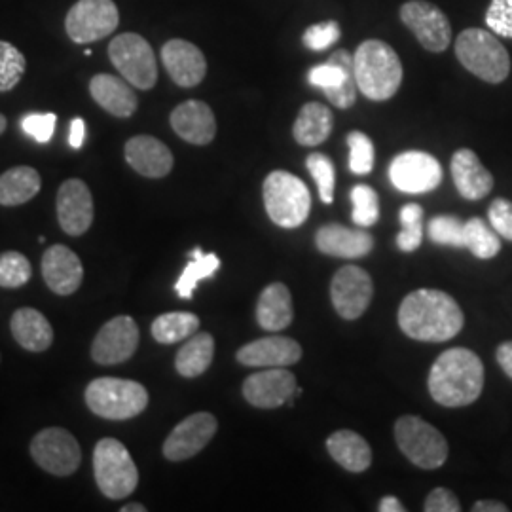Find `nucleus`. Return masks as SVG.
<instances>
[{
  "label": "nucleus",
  "mask_w": 512,
  "mask_h": 512,
  "mask_svg": "<svg viewBox=\"0 0 512 512\" xmlns=\"http://www.w3.org/2000/svg\"><path fill=\"white\" fill-rule=\"evenodd\" d=\"M109 57L116 71L137 90H152L156 86L158 65L154 50L141 35H118L109 44Z\"/></svg>",
  "instance_id": "9"
},
{
  "label": "nucleus",
  "mask_w": 512,
  "mask_h": 512,
  "mask_svg": "<svg viewBox=\"0 0 512 512\" xmlns=\"http://www.w3.org/2000/svg\"><path fill=\"white\" fill-rule=\"evenodd\" d=\"M139 346V327L128 315L105 323L92 344V359L99 365H120L133 357Z\"/></svg>",
  "instance_id": "15"
},
{
  "label": "nucleus",
  "mask_w": 512,
  "mask_h": 512,
  "mask_svg": "<svg viewBox=\"0 0 512 512\" xmlns=\"http://www.w3.org/2000/svg\"><path fill=\"white\" fill-rule=\"evenodd\" d=\"M169 122L181 139L198 147L209 145L217 135V120L213 110L207 103L196 99L181 103L171 112Z\"/></svg>",
  "instance_id": "22"
},
{
  "label": "nucleus",
  "mask_w": 512,
  "mask_h": 512,
  "mask_svg": "<svg viewBox=\"0 0 512 512\" xmlns=\"http://www.w3.org/2000/svg\"><path fill=\"white\" fill-rule=\"evenodd\" d=\"M395 439L406 458L421 469H439L448 458V444L431 423L418 416H403L395 423Z\"/></svg>",
  "instance_id": "8"
},
{
  "label": "nucleus",
  "mask_w": 512,
  "mask_h": 512,
  "mask_svg": "<svg viewBox=\"0 0 512 512\" xmlns=\"http://www.w3.org/2000/svg\"><path fill=\"white\" fill-rule=\"evenodd\" d=\"M490 224L501 238L512 241V202L509 200H495L488 211Z\"/></svg>",
  "instance_id": "47"
},
{
  "label": "nucleus",
  "mask_w": 512,
  "mask_h": 512,
  "mask_svg": "<svg viewBox=\"0 0 512 512\" xmlns=\"http://www.w3.org/2000/svg\"><path fill=\"white\" fill-rule=\"evenodd\" d=\"M118 23L114 0H78L65 18V31L74 44H92L112 35Z\"/></svg>",
  "instance_id": "10"
},
{
  "label": "nucleus",
  "mask_w": 512,
  "mask_h": 512,
  "mask_svg": "<svg viewBox=\"0 0 512 512\" xmlns=\"http://www.w3.org/2000/svg\"><path fill=\"white\" fill-rule=\"evenodd\" d=\"M256 321L264 330L277 332L287 329L293 321V298L283 283L268 285L256 306Z\"/></svg>",
  "instance_id": "29"
},
{
  "label": "nucleus",
  "mask_w": 512,
  "mask_h": 512,
  "mask_svg": "<svg viewBox=\"0 0 512 512\" xmlns=\"http://www.w3.org/2000/svg\"><path fill=\"white\" fill-rule=\"evenodd\" d=\"M393 186L406 194H425L439 186L442 167L439 160L427 152L410 150L399 154L389 165Z\"/></svg>",
  "instance_id": "14"
},
{
  "label": "nucleus",
  "mask_w": 512,
  "mask_h": 512,
  "mask_svg": "<svg viewBox=\"0 0 512 512\" xmlns=\"http://www.w3.org/2000/svg\"><path fill=\"white\" fill-rule=\"evenodd\" d=\"M219 423L213 414L198 412L181 421L164 442V456L169 461H184L200 454L217 433Z\"/></svg>",
  "instance_id": "17"
},
{
  "label": "nucleus",
  "mask_w": 512,
  "mask_h": 512,
  "mask_svg": "<svg viewBox=\"0 0 512 512\" xmlns=\"http://www.w3.org/2000/svg\"><path fill=\"white\" fill-rule=\"evenodd\" d=\"M55 122H57V116L54 112H35V114H27L21 120V128L37 143H48L54 135Z\"/></svg>",
  "instance_id": "45"
},
{
  "label": "nucleus",
  "mask_w": 512,
  "mask_h": 512,
  "mask_svg": "<svg viewBox=\"0 0 512 512\" xmlns=\"http://www.w3.org/2000/svg\"><path fill=\"white\" fill-rule=\"evenodd\" d=\"M465 247L482 260L494 258L501 249V239L494 228H490L482 219L465 222Z\"/></svg>",
  "instance_id": "35"
},
{
  "label": "nucleus",
  "mask_w": 512,
  "mask_h": 512,
  "mask_svg": "<svg viewBox=\"0 0 512 512\" xmlns=\"http://www.w3.org/2000/svg\"><path fill=\"white\" fill-rule=\"evenodd\" d=\"M308 80L313 88L323 90L338 109H349L357 101L359 88L353 71V57L346 50H336L327 63L313 67Z\"/></svg>",
  "instance_id": "12"
},
{
  "label": "nucleus",
  "mask_w": 512,
  "mask_h": 512,
  "mask_svg": "<svg viewBox=\"0 0 512 512\" xmlns=\"http://www.w3.org/2000/svg\"><path fill=\"white\" fill-rule=\"evenodd\" d=\"M264 205L268 217L277 226L298 228L310 215V190L291 173L274 171L264 181Z\"/></svg>",
  "instance_id": "6"
},
{
  "label": "nucleus",
  "mask_w": 512,
  "mask_h": 512,
  "mask_svg": "<svg viewBox=\"0 0 512 512\" xmlns=\"http://www.w3.org/2000/svg\"><path fill=\"white\" fill-rule=\"evenodd\" d=\"M42 275L55 294L69 296L80 289L84 266L67 245H54L42 255Z\"/></svg>",
  "instance_id": "21"
},
{
  "label": "nucleus",
  "mask_w": 512,
  "mask_h": 512,
  "mask_svg": "<svg viewBox=\"0 0 512 512\" xmlns=\"http://www.w3.org/2000/svg\"><path fill=\"white\" fill-rule=\"evenodd\" d=\"M497 363L512 380V342H505L497 348Z\"/></svg>",
  "instance_id": "49"
},
{
  "label": "nucleus",
  "mask_w": 512,
  "mask_h": 512,
  "mask_svg": "<svg viewBox=\"0 0 512 512\" xmlns=\"http://www.w3.org/2000/svg\"><path fill=\"white\" fill-rule=\"evenodd\" d=\"M93 101L116 118H129L137 110V95L128 80L114 74H95L90 80Z\"/></svg>",
  "instance_id": "27"
},
{
  "label": "nucleus",
  "mask_w": 512,
  "mask_h": 512,
  "mask_svg": "<svg viewBox=\"0 0 512 512\" xmlns=\"http://www.w3.org/2000/svg\"><path fill=\"white\" fill-rule=\"evenodd\" d=\"M429 238L439 245H448V247H456L461 249L465 247V222L450 217V215H442L435 217L429 222Z\"/></svg>",
  "instance_id": "43"
},
{
  "label": "nucleus",
  "mask_w": 512,
  "mask_h": 512,
  "mask_svg": "<svg viewBox=\"0 0 512 512\" xmlns=\"http://www.w3.org/2000/svg\"><path fill=\"white\" fill-rule=\"evenodd\" d=\"M86 404L105 420H131L148 406V391L131 380L97 378L86 387Z\"/></svg>",
  "instance_id": "5"
},
{
  "label": "nucleus",
  "mask_w": 512,
  "mask_h": 512,
  "mask_svg": "<svg viewBox=\"0 0 512 512\" xmlns=\"http://www.w3.org/2000/svg\"><path fill=\"white\" fill-rule=\"evenodd\" d=\"M40 175L29 165H18L0 175V205L14 207L31 202L40 192Z\"/></svg>",
  "instance_id": "32"
},
{
  "label": "nucleus",
  "mask_w": 512,
  "mask_h": 512,
  "mask_svg": "<svg viewBox=\"0 0 512 512\" xmlns=\"http://www.w3.org/2000/svg\"><path fill=\"white\" fill-rule=\"evenodd\" d=\"M423 509L427 512H459L461 511V505H459L458 497L452 494L450 490L437 488L429 494Z\"/></svg>",
  "instance_id": "48"
},
{
  "label": "nucleus",
  "mask_w": 512,
  "mask_h": 512,
  "mask_svg": "<svg viewBox=\"0 0 512 512\" xmlns=\"http://www.w3.org/2000/svg\"><path fill=\"white\" fill-rule=\"evenodd\" d=\"M473 511L476 512H507V505H503V503H499V501H478L475 507H473Z\"/></svg>",
  "instance_id": "51"
},
{
  "label": "nucleus",
  "mask_w": 512,
  "mask_h": 512,
  "mask_svg": "<svg viewBox=\"0 0 512 512\" xmlns=\"http://www.w3.org/2000/svg\"><path fill=\"white\" fill-rule=\"evenodd\" d=\"M349 169L355 175H368L374 169V145L363 131H351L348 135Z\"/></svg>",
  "instance_id": "42"
},
{
  "label": "nucleus",
  "mask_w": 512,
  "mask_h": 512,
  "mask_svg": "<svg viewBox=\"0 0 512 512\" xmlns=\"http://www.w3.org/2000/svg\"><path fill=\"white\" fill-rule=\"evenodd\" d=\"M308 169H310L311 177L317 184L321 202L332 203L334 200V186H336V171L334 164L327 154L315 152L308 156Z\"/></svg>",
  "instance_id": "41"
},
{
  "label": "nucleus",
  "mask_w": 512,
  "mask_h": 512,
  "mask_svg": "<svg viewBox=\"0 0 512 512\" xmlns=\"http://www.w3.org/2000/svg\"><path fill=\"white\" fill-rule=\"evenodd\" d=\"M10 329L19 346L33 353L46 351L54 342L50 321L35 308H19L12 317Z\"/></svg>",
  "instance_id": "28"
},
{
  "label": "nucleus",
  "mask_w": 512,
  "mask_h": 512,
  "mask_svg": "<svg viewBox=\"0 0 512 512\" xmlns=\"http://www.w3.org/2000/svg\"><path fill=\"white\" fill-rule=\"evenodd\" d=\"M423 209L418 203H408L401 209V224L403 230L397 238L399 247L403 249L404 253H412L416 251L421 245L423 239Z\"/></svg>",
  "instance_id": "40"
},
{
  "label": "nucleus",
  "mask_w": 512,
  "mask_h": 512,
  "mask_svg": "<svg viewBox=\"0 0 512 512\" xmlns=\"http://www.w3.org/2000/svg\"><path fill=\"white\" fill-rule=\"evenodd\" d=\"M57 219L65 234L78 238L93 224V198L90 186L80 179H69L57 192Z\"/></svg>",
  "instance_id": "18"
},
{
  "label": "nucleus",
  "mask_w": 512,
  "mask_h": 512,
  "mask_svg": "<svg viewBox=\"0 0 512 512\" xmlns=\"http://www.w3.org/2000/svg\"><path fill=\"white\" fill-rule=\"evenodd\" d=\"M340 35H342V31L336 21H323V23H315L308 27L302 40L313 52H325L332 44H336L340 40Z\"/></svg>",
  "instance_id": "44"
},
{
  "label": "nucleus",
  "mask_w": 512,
  "mask_h": 512,
  "mask_svg": "<svg viewBox=\"0 0 512 512\" xmlns=\"http://www.w3.org/2000/svg\"><path fill=\"white\" fill-rule=\"evenodd\" d=\"M162 61L171 80L181 88L202 84L207 74V61L198 46L188 40L173 38L162 46Z\"/></svg>",
  "instance_id": "20"
},
{
  "label": "nucleus",
  "mask_w": 512,
  "mask_h": 512,
  "mask_svg": "<svg viewBox=\"0 0 512 512\" xmlns=\"http://www.w3.org/2000/svg\"><path fill=\"white\" fill-rule=\"evenodd\" d=\"M31 456L50 475L69 476L80 467L82 450L67 429H42L31 442Z\"/></svg>",
  "instance_id": "11"
},
{
  "label": "nucleus",
  "mask_w": 512,
  "mask_h": 512,
  "mask_svg": "<svg viewBox=\"0 0 512 512\" xmlns=\"http://www.w3.org/2000/svg\"><path fill=\"white\" fill-rule=\"evenodd\" d=\"M200 329V317L190 311H171L154 319L152 336L160 344H177Z\"/></svg>",
  "instance_id": "34"
},
{
  "label": "nucleus",
  "mask_w": 512,
  "mask_h": 512,
  "mask_svg": "<svg viewBox=\"0 0 512 512\" xmlns=\"http://www.w3.org/2000/svg\"><path fill=\"white\" fill-rule=\"evenodd\" d=\"M219 268V256L213 255V253L211 255L194 256L192 262L184 268L179 281L175 283V291L184 300H190L192 294L196 291V287H198V283L203 279H209L211 275H215Z\"/></svg>",
  "instance_id": "36"
},
{
  "label": "nucleus",
  "mask_w": 512,
  "mask_h": 512,
  "mask_svg": "<svg viewBox=\"0 0 512 512\" xmlns=\"http://www.w3.org/2000/svg\"><path fill=\"white\" fill-rule=\"evenodd\" d=\"M84 137H86V124L82 118H74L71 122V135H69V143L71 147L80 148L84 145Z\"/></svg>",
  "instance_id": "50"
},
{
  "label": "nucleus",
  "mask_w": 512,
  "mask_h": 512,
  "mask_svg": "<svg viewBox=\"0 0 512 512\" xmlns=\"http://www.w3.org/2000/svg\"><path fill=\"white\" fill-rule=\"evenodd\" d=\"M33 275L31 262L18 251H6L0 255V287L2 289H19L29 283Z\"/></svg>",
  "instance_id": "38"
},
{
  "label": "nucleus",
  "mask_w": 512,
  "mask_h": 512,
  "mask_svg": "<svg viewBox=\"0 0 512 512\" xmlns=\"http://www.w3.org/2000/svg\"><path fill=\"white\" fill-rule=\"evenodd\" d=\"M372 279L359 266H344L334 275L330 285V296L336 311L348 319H359L372 300Z\"/></svg>",
  "instance_id": "16"
},
{
  "label": "nucleus",
  "mask_w": 512,
  "mask_h": 512,
  "mask_svg": "<svg viewBox=\"0 0 512 512\" xmlns=\"http://www.w3.org/2000/svg\"><path fill=\"white\" fill-rule=\"evenodd\" d=\"M351 202H353V222L361 228H370L378 222L380 217V200L374 188L366 184H357L351 190Z\"/></svg>",
  "instance_id": "39"
},
{
  "label": "nucleus",
  "mask_w": 512,
  "mask_h": 512,
  "mask_svg": "<svg viewBox=\"0 0 512 512\" xmlns=\"http://www.w3.org/2000/svg\"><path fill=\"white\" fill-rule=\"evenodd\" d=\"M486 25L499 37L512 38V0H492Z\"/></svg>",
  "instance_id": "46"
},
{
  "label": "nucleus",
  "mask_w": 512,
  "mask_h": 512,
  "mask_svg": "<svg viewBox=\"0 0 512 512\" xmlns=\"http://www.w3.org/2000/svg\"><path fill=\"white\" fill-rule=\"evenodd\" d=\"M27 69L25 55L10 42L0 40V93L12 92Z\"/></svg>",
  "instance_id": "37"
},
{
  "label": "nucleus",
  "mask_w": 512,
  "mask_h": 512,
  "mask_svg": "<svg viewBox=\"0 0 512 512\" xmlns=\"http://www.w3.org/2000/svg\"><path fill=\"white\" fill-rule=\"evenodd\" d=\"M215 357V340L211 334H194L183 348L179 349L175 366L184 378H198L211 366Z\"/></svg>",
  "instance_id": "33"
},
{
  "label": "nucleus",
  "mask_w": 512,
  "mask_h": 512,
  "mask_svg": "<svg viewBox=\"0 0 512 512\" xmlns=\"http://www.w3.org/2000/svg\"><path fill=\"white\" fill-rule=\"evenodd\" d=\"M300 357H302L300 344L287 336L260 338L238 351V361L245 366L285 368L298 363Z\"/></svg>",
  "instance_id": "24"
},
{
  "label": "nucleus",
  "mask_w": 512,
  "mask_h": 512,
  "mask_svg": "<svg viewBox=\"0 0 512 512\" xmlns=\"http://www.w3.org/2000/svg\"><path fill=\"white\" fill-rule=\"evenodd\" d=\"M122 512H147V507L141 503H129L122 507Z\"/></svg>",
  "instance_id": "53"
},
{
  "label": "nucleus",
  "mask_w": 512,
  "mask_h": 512,
  "mask_svg": "<svg viewBox=\"0 0 512 512\" xmlns=\"http://www.w3.org/2000/svg\"><path fill=\"white\" fill-rule=\"evenodd\" d=\"M484 387V365L465 348L444 351L429 374L431 397L448 408L475 403Z\"/></svg>",
  "instance_id": "2"
},
{
  "label": "nucleus",
  "mask_w": 512,
  "mask_h": 512,
  "mask_svg": "<svg viewBox=\"0 0 512 512\" xmlns=\"http://www.w3.org/2000/svg\"><path fill=\"white\" fill-rule=\"evenodd\" d=\"M463 311L448 293L420 289L408 294L399 310V325L406 336L420 342H446L463 329Z\"/></svg>",
  "instance_id": "1"
},
{
  "label": "nucleus",
  "mask_w": 512,
  "mask_h": 512,
  "mask_svg": "<svg viewBox=\"0 0 512 512\" xmlns=\"http://www.w3.org/2000/svg\"><path fill=\"white\" fill-rule=\"evenodd\" d=\"M357 88L372 101H387L399 92L403 65L397 52L382 40H366L353 55Z\"/></svg>",
  "instance_id": "3"
},
{
  "label": "nucleus",
  "mask_w": 512,
  "mask_h": 512,
  "mask_svg": "<svg viewBox=\"0 0 512 512\" xmlns=\"http://www.w3.org/2000/svg\"><path fill=\"white\" fill-rule=\"evenodd\" d=\"M126 162H128L139 175L148 179H162L173 169V154L164 143L150 135H137L131 137L126 148Z\"/></svg>",
  "instance_id": "23"
},
{
  "label": "nucleus",
  "mask_w": 512,
  "mask_h": 512,
  "mask_svg": "<svg viewBox=\"0 0 512 512\" xmlns=\"http://www.w3.org/2000/svg\"><path fill=\"white\" fill-rule=\"evenodd\" d=\"M95 482L109 499H124L139 484V471L128 448L116 439H101L93 450Z\"/></svg>",
  "instance_id": "7"
},
{
  "label": "nucleus",
  "mask_w": 512,
  "mask_h": 512,
  "mask_svg": "<svg viewBox=\"0 0 512 512\" xmlns=\"http://www.w3.org/2000/svg\"><path fill=\"white\" fill-rule=\"evenodd\" d=\"M378 509L382 512H404L403 503L397 497H384Z\"/></svg>",
  "instance_id": "52"
},
{
  "label": "nucleus",
  "mask_w": 512,
  "mask_h": 512,
  "mask_svg": "<svg viewBox=\"0 0 512 512\" xmlns=\"http://www.w3.org/2000/svg\"><path fill=\"white\" fill-rule=\"evenodd\" d=\"M6 128H8V120L4 114H0V135L6 131Z\"/></svg>",
  "instance_id": "54"
},
{
  "label": "nucleus",
  "mask_w": 512,
  "mask_h": 512,
  "mask_svg": "<svg viewBox=\"0 0 512 512\" xmlns=\"http://www.w3.org/2000/svg\"><path fill=\"white\" fill-rule=\"evenodd\" d=\"M456 55L469 73L490 84L507 80L511 73L507 48L490 31L465 29L456 42Z\"/></svg>",
  "instance_id": "4"
},
{
  "label": "nucleus",
  "mask_w": 512,
  "mask_h": 512,
  "mask_svg": "<svg viewBox=\"0 0 512 512\" xmlns=\"http://www.w3.org/2000/svg\"><path fill=\"white\" fill-rule=\"evenodd\" d=\"M330 458L340 463L349 473H363L372 463V450L359 433L342 429L327 440Z\"/></svg>",
  "instance_id": "30"
},
{
  "label": "nucleus",
  "mask_w": 512,
  "mask_h": 512,
  "mask_svg": "<svg viewBox=\"0 0 512 512\" xmlns=\"http://www.w3.org/2000/svg\"><path fill=\"white\" fill-rule=\"evenodd\" d=\"M404 25L429 52H444L452 42V25L439 6L427 0H410L401 6Z\"/></svg>",
  "instance_id": "13"
},
{
  "label": "nucleus",
  "mask_w": 512,
  "mask_h": 512,
  "mask_svg": "<svg viewBox=\"0 0 512 512\" xmlns=\"http://www.w3.org/2000/svg\"><path fill=\"white\" fill-rule=\"evenodd\" d=\"M296 393V378L285 368H270L251 374L243 382V397L256 408H279L293 399Z\"/></svg>",
  "instance_id": "19"
},
{
  "label": "nucleus",
  "mask_w": 512,
  "mask_h": 512,
  "mask_svg": "<svg viewBox=\"0 0 512 512\" xmlns=\"http://www.w3.org/2000/svg\"><path fill=\"white\" fill-rule=\"evenodd\" d=\"M334 118L329 107L321 103H308L300 109L294 122V139L304 147H317L329 139Z\"/></svg>",
  "instance_id": "31"
},
{
  "label": "nucleus",
  "mask_w": 512,
  "mask_h": 512,
  "mask_svg": "<svg viewBox=\"0 0 512 512\" xmlns=\"http://www.w3.org/2000/svg\"><path fill=\"white\" fill-rule=\"evenodd\" d=\"M321 253L338 258H363L374 247V238L363 230H351L342 224H327L315 236Z\"/></svg>",
  "instance_id": "26"
},
{
  "label": "nucleus",
  "mask_w": 512,
  "mask_h": 512,
  "mask_svg": "<svg viewBox=\"0 0 512 512\" xmlns=\"http://www.w3.org/2000/svg\"><path fill=\"white\" fill-rule=\"evenodd\" d=\"M452 177L459 194L465 200L478 202L494 188L492 173L482 165L473 150L461 148L452 158Z\"/></svg>",
  "instance_id": "25"
}]
</instances>
